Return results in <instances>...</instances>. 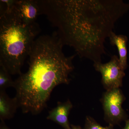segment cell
<instances>
[{
	"instance_id": "obj_1",
	"label": "cell",
	"mask_w": 129,
	"mask_h": 129,
	"mask_svg": "<svg viewBox=\"0 0 129 129\" xmlns=\"http://www.w3.org/2000/svg\"><path fill=\"white\" fill-rule=\"evenodd\" d=\"M40 13L58 29L63 45L80 58L102 62L104 43L115 24L129 9L122 0L39 1Z\"/></svg>"
},
{
	"instance_id": "obj_2",
	"label": "cell",
	"mask_w": 129,
	"mask_h": 129,
	"mask_svg": "<svg viewBox=\"0 0 129 129\" xmlns=\"http://www.w3.org/2000/svg\"><path fill=\"white\" fill-rule=\"evenodd\" d=\"M56 33L37 37L29 55V68L14 81L16 98L24 113L39 114L56 86L69 84L76 55L67 56Z\"/></svg>"
},
{
	"instance_id": "obj_3",
	"label": "cell",
	"mask_w": 129,
	"mask_h": 129,
	"mask_svg": "<svg viewBox=\"0 0 129 129\" xmlns=\"http://www.w3.org/2000/svg\"><path fill=\"white\" fill-rule=\"evenodd\" d=\"M14 6L1 10L0 65L10 74L19 75L40 29L36 22L30 25L24 23Z\"/></svg>"
},
{
	"instance_id": "obj_4",
	"label": "cell",
	"mask_w": 129,
	"mask_h": 129,
	"mask_svg": "<svg viewBox=\"0 0 129 129\" xmlns=\"http://www.w3.org/2000/svg\"><path fill=\"white\" fill-rule=\"evenodd\" d=\"M125 98L120 88L107 90L103 94L102 102L104 112V119L109 125L118 124L127 120L128 115L122 107Z\"/></svg>"
},
{
	"instance_id": "obj_5",
	"label": "cell",
	"mask_w": 129,
	"mask_h": 129,
	"mask_svg": "<svg viewBox=\"0 0 129 129\" xmlns=\"http://www.w3.org/2000/svg\"><path fill=\"white\" fill-rule=\"evenodd\" d=\"M93 66L96 71L101 74L102 83L107 90L122 87L125 74L118 56H112L110 61L106 63H94Z\"/></svg>"
},
{
	"instance_id": "obj_6",
	"label": "cell",
	"mask_w": 129,
	"mask_h": 129,
	"mask_svg": "<svg viewBox=\"0 0 129 129\" xmlns=\"http://www.w3.org/2000/svg\"><path fill=\"white\" fill-rule=\"evenodd\" d=\"M14 7L21 20L27 25L36 23L38 16L41 14L38 1L16 0Z\"/></svg>"
},
{
	"instance_id": "obj_7",
	"label": "cell",
	"mask_w": 129,
	"mask_h": 129,
	"mask_svg": "<svg viewBox=\"0 0 129 129\" xmlns=\"http://www.w3.org/2000/svg\"><path fill=\"white\" fill-rule=\"evenodd\" d=\"M73 107L69 100L64 102H58L55 107L49 111L47 119L60 125L64 129H72L69 116Z\"/></svg>"
},
{
	"instance_id": "obj_8",
	"label": "cell",
	"mask_w": 129,
	"mask_h": 129,
	"mask_svg": "<svg viewBox=\"0 0 129 129\" xmlns=\"http://www.w3.org/2000/svg\"><path fill=\"white\" fill-rule=\"evenodd\" d=\"M19 108L16 98L9 97L6 91L0 90V119L1 121L10 119L14 117Z\"/></svg>"
},
{
	"instance_id": "obj_9",
	"label": "cell",
	"mask_w": 129,
	"mask_h": 129,
	"mask_svg": "<svg viewBox=\"0 0 129 129\" xmlns=\"http://www.w3.org/2000/svg\"><path fill=\"white\" fill-rule=\"evenodd\" d=\"M110 44L116 46L119 54L120 65L124 70L128 67L127 64V43L128 37L123 35H117L113 32L108 37Z\"/></svg>"
},
{
	"instance_id": "obj_10",
	"label": "cell",
	"mask_w": 129,
	"mask_h": 129,
	"mask_svg": "<svg viewBox=\"0 0 129 129\" xmlns=\"http://www.w3.org/2000/svg\"><path fill=\"white\" fill-rule=\"evenodd\" d=\"M14 81L12 79L11 74L2 65H0V90L6 91L9 87L14 88Z\"/></svg>"
},
{
	"instance_id": "obj_11",
	"label": "cell",
	"mask_w": 129,
	"mask_h": 129,
	"mask_svg": "<svg viewBox=\"0 0 129 129\" xmlns=\"http://www.w3.org/2000/svg\"><path fill=\"white\" fill-rule=\"evenodd\" d=\"M113 127L111 125H109L107 127H103L93 118L90 116H87L86 118L84 129H114Z\"/></svg>"
},
{
	"instance_id": "obj_12",
	"label": "cell",
	"mask_w": 129,
	"mask_h": 129,
	"mask_svg": "<svg viewBox=\"0 0 129 129\" xmlns=\"http://www.w3.org/2000/svg\"><path fill=\"white\" fill-rule=\"evenodd\" d=\"M0 129H11L5 124V121H1L0 123Z\"/></svg>"
},
{
	"instance_id": "obj_13",
	"label": "cell",
	"mask_w": 129,
	"mask_h": 129,
	"mask_svg": "<svg viewBox=\"0 0 129 129\" xmlns=\"http://www.w3.org/2000/svg\"><path fill=\"white\" fill-rule=\"evenodd\" d=\"M71 128L72 129H82L79 125H75L71 124Z\"/></svg>"
},
{
	"instance_id": "obj_14",
	"label": "cell",
	"mask_w": 129,
	"mask_h": 129,
	"mask_svg": "<svg viewBox=\"0 0 129 129\" xmlns=\"http://www.w3.org/2000/svg\"><path fill=\"white\" fill-rule=\"evenodd\" d=\"M123 129H129V119L125 121V126Z\"/></svg>"
}]
</instances>
